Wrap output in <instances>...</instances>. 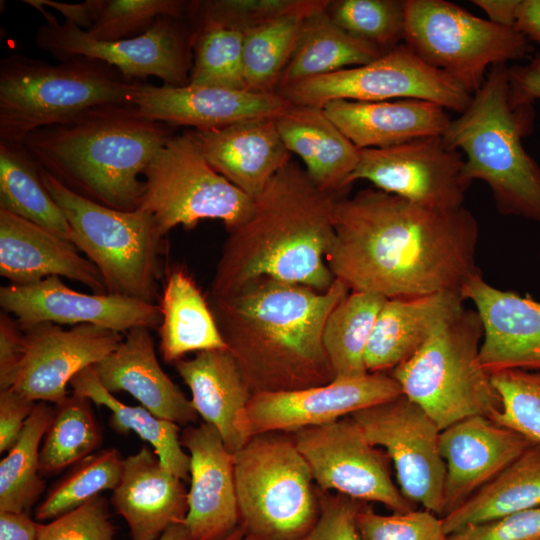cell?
Returning a JSON list of instances; mask_svg holds the SVG:
<instances>
[{"label": "cell", "instance_id": "8d00e7d4", "mask_svg": "<svg viewBox=\"0 0 540 540\" xmlns=\"http://www.w3.org/2000/svg\"><path fill=\"white\" fill-rule=\"evenodd\" d=\"M385 301V297L377 294L350 291L329 314L323 344L334 380L355 379L369 373L365 352Z\"/></svg>", "mask_w": 540, "mask_h": 540}, {"label": "cell", "instance_id": "836d02e7", "mask_svg": "<svg viewBox=\"0 0 540 540\" xmlns=\"http://www.w3.org/2000/svg\"><path fill=\"white\" fill-rule=\"evenodd\" d=\"M383 54L379 48L341 29L324 10L304 20L297 44L281 75L278 88L367 64Z\"/></svg>", "mask_w": 540, "mask_h": 540}, {"label": "cell", "instance_id": "ee69618b", "mask_svg": "<svg viewBox=\"0 0 540 540\" xmlns=\"http://www.w3.org/2000/svg\"><path fill=\"white\" fill-rule=\"evenodd\" d=\"M330 0H207L188 3L195 22L211 21L243 33L287 16L309 17L327 9Z\"/></svg>", "mask_w": 540, "mask_h": 540}, {"label": "cell", "instance_id": "9a60e30c", "mask_svg": "<svg viewBox=\"0 0 540 540\" xmlns=\"http://www.w3.org/2000/svg\"><path fill=\"white\" fill-rule=\"evenodd\" d=\"M350 417L372 445L387 453L403 496L441 518L445 463L437 423L403 394Z\"/></svg>", "mask_w": 540, "mask_h": 540}, {"label": "cell", "instance_id": "bcb514c9", "mask_svg": "<svg viewBox=\"0 0 540 540\" xmlns=\"http://www.w3.org/2000/svg\"><path fill=\"white\" fill-rule=\"evenodd\" d=\"M188 3L180 0H102L99 15L87 32L94 38L116 41L145 33L162 16L182 19Z\"/></svg>", "mask_w": 540, "mask_h": 540}, {"label": "cell", "instance_id": "f35d334b", "mask_svg": "<svg viewBox=\"0 0 540 540\" xmlns=\"http://www.w3.org/2000/svg\"><path fill=\"white\" fill-rule=\"evenodd\" d=\"M54 407L39 456L40 472L47 475L81 462L95 453L102 442L101 429L88 398L72 392Z\"/></svg>", "mask_w": 540, "mask_h": 540}, {"label": "cell", "instance_id": "d6a6232c", "mask_svg": "<svg viewBox=\"0 0 540 540\" xmlns=\"http://www.w3.org/2000/svg\"><path fill=\"white\" fill-rule=\"evenodd\" d=\"M540 506V445H530L496 478L442 517L447 535Z\"/></svg>", "mask_w": 540, "mask_h": 540}, {"label": "cell", "instance_id": "d6986e66", "mask_svg": "<svg viewBox=\"0 0 540 540\" xmlns=\"http://www.w3.org/2000/svg\"><path fill=\"white\" fill-rule=\"evenodd\" d=\"M402 395L389 373H368L355 379L301 390L253 394L247 406L252 436L268 432L293 433L324 425Z\"/></svg>", "mask_w": 540, "mask_h": 540}, {"label": "cell", "instance_id": "5bb4252c", "mask_svg": "<svg viewBox=\"0 0 540 540\" xmlns=\"http://www.w3.org/2000/svg\"><path fill=\"white\" fill-rule=\"evenodd\" d=\"M289 434L321 490L380 503L393 513L416 509L394 483L387 453L372 445L350 416Z\"/></svg>", "mask_w": 540, "mask_h": 540}, {"label": "cell", "instance_id": "cb8c5ba5", "mask_svg": "<svg viewBox=\"0 0 540 540\" xmlns=\"http://www.w3.org/2000/svg\"><path fill=\"white\" fill-rule=\"evenodd\" d=\"M191 131L212 168L254 200L291 161L275 118H254L218 129Z\"/></svg>", "mask_w": 540, "mask_h": 540}, {"label": "cell", "instance_id": "f907efd6", "mask_svg": "<svg viewBox=\"0 0 540 540\" xmlns=\"http://www.w3.org/2000/svg\"><path fill=\"white\" fill-rule=\"evenodd\" d=\"M446 540H540V506L467 526Z\"/></svg>", "mask_w": 540, "mask_h": 540}, {"label": "cell", "instance_id": "8fae6325", "mask_svg": "<svg viewBox=\"0 0 540 540\" xmlns=\"http://www.w3.org/2000/svg\"><path fill=\"white\" fill-rule=\"evenodd\" d=\"M138 209L149 212L164 237L176 226L191 230L205 219L220 220L228 232L252 215L254 199L216 172L192 131L173 135L146 168Z\"/></svg>", "mask_w": 540, "mask_h": 540}, {"label": "cell", "instance_id": "3957f363", "mask_svg": "<svg viewBox=\"0 0 540 540\" xmlns=\"http://www.w3.org/2000/svg\"><path fill=\"white\" fill-rule=\"evenodd\" d=\"M342 196L318 187L291 160L254 200L251 217L229 232L210 285L211 299L261 278L326 291L335 280L326 255L334 237V207Z\"/></svg>", "mask_w": 540, "mask_h": 540}, {"label": "cell", "instance_id": "f546056e", "mask_svg": "<svg viewBox=\"0 0 540 540\" xmlns=\"http://www.w3.org/2000/svg\"><path fill=\"white\" fill-rule=\"evenodd\" d=\"M465 301L460 291L386 299L367 344V371L388 373L408 360L465 308Z\"/></svg>", "mask_w": 540, "mask_h": 540}, {"label": "cell", "instance_id": "ab89813d", "mask_svg": "<svg viewBox=\"0 0 540 540\" xmlns=\"http://www.w3.org/2000/svg\"><path fill=\"white\" fill-rule=\"evenodd\" d=\"M243 42L244 33L240 30L211 21L196 22L189 84L247 90Z\"/></svg>", "mask_w": 540, "mask_h": 540}, {"label": "cell", "instance_id": "d590c367", "mask_svg": "<svg viewBox=\"0 0 540 540\" xmlns=\"http://www.w3.org/2000/svg\"><path fill=\"white\" fill-rule=\"evenodd\" d=\"M0 210L69 241L66 217L46 189L40 166L24 143L0 140Z\"/></svg>", "mask_w": 540, "mask_h": 540}, {"label": "cell", "instance_id": "7a4b0ae2", "mask_svg": "<svg viewBox=\"0 0 540 540\" xmlns=\"http://www.w3.org/2000/svg\"><path fill=\"white\" fill-rule=\"evenodd\" d=\"M350 293L338 279L326 291L261 278L211 299L221 335L252 392L326 385L334 373L323 344L331 311Z\"/></svg>", "mask_w": 540, "mask_h": 540}, {"label": "cell", "instance_id": "f5cc1de1", "mask_svg": "<svg viewBox=\"0 0 540 540\" xmlns=\"http://www.w3.org/2000/svg\"><path fill=\"white\" fill-rule=\"evenodd\" d=\"M24 349V331L9 313H0V390L8 387Z\"/></svg>", "mask_w": 540, "mask_h": 540}, {"label": "cell", "instance_id": "83f0119b", "mask_svg": "<svg viewBox=\"0 0 540 540\" xmlns=\"http://www.w3.org/2000/svg\"><path fill=\"white\" fill-rule=\"evenodd\" d=\"M175 369L191 391V402L198 416L214 427L233 454L251 438L247 406L252 392L229 349L196 353L180 359Z\"/></svg>", "mask_w": 540, "mask_h": 540}, {"label": "cell", "instance_id": "e0dca14e", "mask_svg": "<svg viewBox=\"0 0 540 540\" xmlns=\"http://www.w3.org/2000/svg\"><path fill=\"white\" fill-rule=\"evenodd\" d=\"M23 331V354L6 389L54 405L69 395L67 386L79 372L102 361L123 340L121 333L93 324L66 330L45 322Z\"/></svg>", "mask_w": 540, "mask_h": 540}, {"label": "cell", "instance_id": "44dd1931", "mask_svg": "<svg viewBox=\"0 0 540 540\" xmlns=\"http://www.w3.org/2000/svg\"><path fill=\"white\" fill-rule=\"evenodd\" d=\"M181 444L190 457L188 512L183 524L191 540H222L239 526L234 454L205 422L187 426Z\"/></svg>", "mask_w": 540, "mask_h": 540}, {"label": "cell", "instance_id": "52a82bcc", "mask_svg": "<svg viewBox=\"0 0 540 540\" xmlns=\"http://www.w3.org/2000/svg\"><path fill=\"white\" fill-rule=\"evenodd\" d=\"M482 338L477 311L464 308L390 372L402 394L440 430L475 415L491 419L501 410L500 396L481 363Z\"/></svg>", "mask_w": 540, "mask_h": 540}, {"label": "cell", "instance_id": "8992f818", "mask_svg": "<svg viewBox=\"0 0 540 540\" xmlns=\"http://www.w3.org/2000/svg\"><path fill=\"white\" fill-rule=\"evenodd\" d=\"M141 82L110 64L73 57L59 64L22 54L0 61V140L24 143L33 131L104 104H132Z\"/></svg>", "mask_w": 540, "mask_h": 540}, {"label": "cell", "instance_id": "2e32d148", "mask_svg": "<svg viewBox=\"0 0 540 540\" xmlns=\"http://www.w3.org/2000/svg\"><path fill=\"white\" fill-rule=\"evenodd\" d=\"M465 159L443 136L418 138L386 148L360 149L359 162L347 185L366 180L375 188L436 209L463 207L471 185Z\"/></svg>", "mask_w": 540, "mask_h": 540}, {"label": "cell", "instance_id": "5b68a950", "mask_svg": "<svg viewBox=\"0 0 540 540\" xmlns=\"http://www.w3.org/2000/svg\"><path fill=\"white\" fill-rule=\"evenodd\" d=\"M533 104H514L509 67L492 66L468 108L451 120L445 142L465 154L464 176L483 181L502 215L540 223V166L522 139L533 128Z\"/></svg>", "mask_w": 540, "mask_h": 540}, {"label": "cell", "instance_id": "74e56055", "mask_svg": "<svg viewBox=\"0 0 540 540\" xmlns=\"http://www.w3.org/2000/svg\"><path fill=\"white\" fill-rule=\"evenodd\" d=\"M55 407L37 402L25 427L0 462V511L27 512L45 488L39 468L40 449Z\"/></svg>", "mask_w": 540, "mask_h": 540}, {"label": "cell", "instance_id": "4fadbf2b", "mask_svg": "<svg viewBox=\"0 0 540 540\" xmlns=\"http://www.w3.org/2000/svg\"><path fill=\"white\" fill-rule=\"evenodd\" d=\"M37 10L46 23L37 29L36 43L61 61L73 57L97 59L118 69L128 82L154 76L166 85L189 84L192 31L187 30L182 19L162 16L137 37L104 41L92 37L71 21L60 23L43 7Z\"/></svg>", "mask_w": 540, "mask_h": 540}, {"label": "cell", "instance_id": "603a6c76", "mask_svg": "<svg viewBox=\"0 0 540 540\" xmlns=\"http://www.w3.org/2000/svg\"><path fill=\"white\" fill-rule=\"evenodd\" d=\"M461 292L482 323L480 359L485 370L490 375L512 369L540 372V302L498 289L482 275Z\"/></svg>", "mask_w": 540, "mask_h": 540}, {"label": "cell", "instance_id": "f1b7e54d", "mask_svg": "<svg viewBox=\"0 0 540 540\" xmlns=\"http://www.w3.org/2000/svg\"><path fill=\"white\" fill-rule=\"evenodd\" d=\"M327 116L359 149L386 148L418 138L443 136L451 122L446 109L427 100L330 101Z\"/></svg>", "mask_w": 540, "mask_h": 540}, {"label": "cell", "instance_id": "4316f807", "mask_svg": "<svg viewBox=\"0 0 540 540\" xmlns=\"http://www.w3.org/2000/svg\"><path fill=\"white\" fill-rule=\"evenodd\" d=\"M93 368L109 392L129 393L162 419L183 426L198 419L191 400L161 368L148 328L129 330L119 346Z\"/></svg>", "mask_w": 540, "mask_h": 540}, {"label": "cell", "instance_id": "9c48e42d", "mask_svg": "<svg viewBox=\"0 0 540 540\" xmlns=\"http://www.w3.org/2000/svg\"><path fill=\"white\" fill-rule=\"evenodd\" d=\"M39 165V164H38ZM43 183L70 226L69 242L99 270L109 294L155 303L163 236L154 217L93 202L40 167Z\"/></svg>", "mask_w": 540, "mask_h": 540}, {"label": "cell", "instance_id": "11a10c76", "mask_svg": "<svg viewBox=\"0 0 540 540\" xmlns=\"http://www.w3.org/2000/svg\"><path fill=\"white\" fill-rule=\"evenodd\" d=\"M23 2L34 8L47 6L55 9L63 15L65 20L71 21L85 31L95 23L102 6V0H86L77 4L53 0H23Z\"/></svg>", "mask_w": 540, "mask_h": 540}, {"label": "cell", "instance_id": "7dc6e473", "mask_svg": "<svg viewBox=\"0 0 540 540\" xmlns=\"http://www.w3.org/2000/svg\"><path fill=\"white\" fill-rule=\"evenodd\" d=\"M356 523L362 540H446L442 519L428 510L382 515L363 503Z\"/></svg>", "mask_w": 540, "mask_h": 540}, {"label": "cell", "instance_id": "816d5d0a", "mask_svg": "<svg viewBox=\"0 0 540 540\" xmlns=\"http://www.w3.org/2000/svg\"><path fill=\"white\" fill-rule=\"evenodd\" d=\"M37 402L12 389L0 390V452H7L22 433Z\"/></svg>", "mask_w": 540, "mask_h": 540}, {"label": "cell", "instance_id": "30bf717a", "mask_svg": "<svg viewBox=\"0 0 540 540\" xmlns=\"http://www.w3.org/2000/svg\"><path fill=\"white\" fill-rule=\"evenodd\" d=\"M404 41L423 62L473 95L489 69L533 52L519 31L479 18L444 0H405Z\"/></svg>", "mask_w": 540, "mask_h": 540}, {"label": "cell", "instance_id": "e575fe53", "mask_svg": "<svg viewBox=\"0 0 540 540\" xmlns=\"http://www.w3.org/2000/svg\"><path fill=\"white\" fill-rule=\"evenodd\" d=\"M70 387L73 393L110 410L109 424L115 432H134L153 447L170 472L182 481L189 478L190 457L181 444L179 425L154 415L142 405L131 406L118 400L101 384L93 366L79 372Z\"/></svg>", "mask_w": 540, "mask_h": 540}, {"label": "cell", "instance_id": "94428289", "mask_svg": "<svg viewBox=\"0 0 540 540\" xmlns=\"http://www.w3.org/2000/svg\"><path fill=\"white\" fill-rule=\"evenodd\" d=\"M222 540H258L247 534L240 526Z\"/></svg>", "mask_w": 540, "mask_h": 540}, {"label": "cell", "instance_id": "91938a15", "mask_svg": "<svg viewBox=\"0 0 540 540\" xmlns=\"http://www.w3.org/2000/svg\"><path fill=\"white\" fill-rule=\"evenodd\" d=\"M158 540H191L183 523L169 527Z\"/></svg>", "mask_w": 540, "mask_h": 540}, {"label": "cell", "instance_id": "277c9868", "mask_svg": "<svg viewBox=\"0 0 540 540\" xmlns=\"http://www.w3.org/2000/svg\"><path fill=\"white\" fill-rule=\"evenodd\" d=\"M172 126L132 104H104L30 133L24 145L71 191L121 211L138 209L143 174L173 136Z\"/></svg>", "mask_w": 540, "mask_h": 540}, {"label": "cell", "instance_id": "7402d4cb", "mask_svg": "<svg viewBox=\"0 0 540 540\" xmlns=\"http://www.w3.org/2000/svg\"><path fill=\"white\" fill-rule=\"evenodd\" d=\"M532 444L482 415L441 430L439 448L445 463L442 517L496 478Z\"/></svg>", "mask_w": 540, "mask_h": 540}, {"label": "cell", "instance_id": "4dcf8cb0", "mask_svg": "<svg viewBox=\"0 0 540 540\" xmlns=\"http://www.w3.org/2000/svg\"><path fill=\"white\" fill-rule=\"evenodd\" d=\"M275 121L286 148L300 157L312 181L323 190L343 195L359 162L360 149L324 109L291 104Z\"/></svg>", "mask_w": 540, "mask_h": 540}, {"label": "cell", "instance_id": "680465c9", "mask_svg": "<svg viewBox=\"0 0 540 540\" xmlns=\"http://www.w3.org/2000/svg\"><path fill=\"white\" fill-rule=\"evenodd\" d=\"M472 3L485 11L491 22L514 28L520 0H475Z\"/></svg>", "mask_w": 540, "mask_h": 540}, {"label": "cell", "instance_id": "ba28073f", "mask_svg": "<svg viewBox=\"0 0 540 540\" xmlns=\"http://www.w3.org/2000/svg\"><path fill=\"white\" fill-rule=\"evenodd\" d=\"M239 526L258 540H302L320 515L318 487L291 435H254L234 453Z\"/></svg>", "mask_w": 540, "mask_h": 540}, {"label": "cell", "instance_id": "c3c4849f", "mask_svg": "<svg viewBox=\"0 0 540 540\" xmlns=\"http://www.w3.org/2000/svg\"><path fill=\"white\" fill-rule=\"evenodd\" d=\"M37 540H116L106 500L99 495L41 523Z\"/></svg>", "mask_w": 540, "mask_h": 540}, {"label": "cell", "instance_id": "d4e9b609", "mask_svg": "<svg viewBox=\"0 0 540 540\" xmlns=\"http://www.w3.org/2000/svg\"><path fill=\"white\" fill-rule=\"evenodd\" d=\"M0 275L16 285L66 277L95 294L108 293L97 267L72 243L4 210H0Z\"/></svg>", "mask_w": 540, "mask_h": 540}, {"label": "cell", "instance_id": "7c38bea8", "mask_svg": "<svg viewBox=\"0 0 540 540\" xmlns=\"http://www.w3.org/2000/svg\"><path fill=\"white\" fill-rule=\"evenodd\" d=\"M291 104L323 108L334 100L376 102L414 98L458 113L472 95L445 72L429 66L405 44L367 64L308 78L276 91Z\"/></svg>", "mask_w": 540, "mask_h": 540}, {"label": "cell", "instance_id": "f6af8a7d", "mask_svg": "<svg viewBox=\"0 0 540 540\" xmlns=\"http://www.w3.org/2000/svg\"><path fill=\"white\" fill-rule=\"evenodd\" d=\"M491 379L501 399V410L491 420L540 445V372L504 370Z\"/></svg>", "mask_w": 540, "mask_h": 540}, {"label": "cell", "instance_id": "b9f144b4", "mask_svg": "<svg viewBox=\"0 0 540 540\" xmlns=\"http://www.w3.org/2000/svg\"><path fill=\"white\" fill-rule=\"evenodd\" d=\"M123 459L115 448L97 451L59 481L36 509L38 520H52L100 495L114 490L121 478Z\"/></svg>", "mask_w": 540, "mask_h": 540}, {"label": "cell", "instance_id": "ffe728a7", "mask_svg": "<svg viewBox=\"0 0 540 540\" xmlns=\"http://www.w3.org/2000/svg\"><path fill=\"white\" fill-rule=\"evenodd\" d=\"M133 105L151 120L205 131L248 119L275 118L291 103L277 92L139 83Z\"/></svg>", "mask_w": 540, "mask_h": 540}, {"label": "cell", "instance_id": "7bdbcfd3", "mask_svg": "<svg viewBox=\"0 0 540 540\" xmlns=\"http://www.w3.org/2000/svg\"><path fill=\"white\" fill-rule=\"evenodd\" d=\"M327 14L341 29L384 53L404 40V4L398 0L330 1Z\"/></svg>", "mask_w": 540, "mask_h": 540}, {"label": "cell", "instance_id": "1f68e13d", "mask_svg": "<svg viewBox=\"0 0 540 540\" xmlns=\"http://www.w3.org/2000/svg\"><path fill=\"white\" fill-rule=\"evenodd\" d=\"M159 349L175 363L191 352L228 349L211 307L183 268L171 269L160 301Z\"/></svg>", "mask_w": 540, "mask_h": 540}, {"label": "cell", "instance_id": "681fc988", "mask_svg": "<svg viewBox=\"0 0 540 540\" xmlns=\"http://www.w3.org/2000/svg\"><path fill=\"white\" fill-rule=\"evenodd\" d=\"M320 515L302 540H362L356 523L364 502L318 488Z\"/></svg>", "mask_w": 540, "mask_h": 540}, {"label": "cell", "instance_id": "ac0fdd59", "mask_svg": "<svg viewBox=\"0 0 540 540\" xmlns=\"http://www.w3.org/2000/svg\"><path fill=\"white\" fill-rule=\"evenodd\" d=\"M0 306L15 317L22 330L50 322L93 324L125 334L133 328L159 327L162 321L160 306L155 303L109 293H82L57 276L2 286Z\"/></svg>", "mask_w": 540, "mask_h": 540}, {"label": "cell", "instance_id": "60d3db41", "mask_svg": "<svg viewBox=\"0 0 540 540\" xmlns=\"http://www.w3.org/2000/svg\"><path fill=\"white\" fill-rule=\"evenodd\" d=\"M306 18L287 16L244 32L243 65L247 90L277 91Z\"/></svg>", "mask_w": 540, "mask_h": 540}, {"label": "cell", "instance_id": "9f6ffc18", "mask_svg": "<svg viewBox=\"0 0 540 540\" xmlns=\"http://www.w3.org/2000/svg\"><path fill=\"white\" fill-rule=\"evenodd\" d=\"M40 526L27 512L0 511V540H37Z\"/></svg>", "mask_w": 540, "mask_h": 540}, {"label": "cell", "instance_id": "6da1fadb", "mask_svg": "<svg viewBox=\"0 0 540 540\" xmlns=\"http://www.w3.org/2000/svg\"><path fill=\"white\" fill-rule=\"evenodd\" d=\"M326 263L350 291L409 298L462 291L482 275L479 225L464 206L436 209L377 188L336 201Z\"/></svg>", "mask_w": 540, "mask_h": 540}, {"label": "cell", "instance_id": "484cf974", "mask_svg": "<svg viewBox=\"0 0 540 540\" xmlns=\"http://www.w3.org/2000/svg\"><path fill=\"white\" fill-rule=\"evenodd\" d=\"M188 491L148 446L123 459L120 481L111 503L122 516L130 540H158L171 526L184 522Z\"/></svg>", "mask_w": 540, "mask_h": 540}, {"label": "cell", "instance_id": "6f0895ef", "mask_svg": "<svg viewBox=\"0 0 540 540\" xmlns=\"http://www.w3.org/2000/svg\"><path fill=\"white\" fill-rule=\"evenodd\" d=\"M514 28L540 44V0H520Z\"/></svg>", "mask_w": 540, "mask_h": 540}, {"label": "cell", "instance_id": "db71d44e", "mask_svg": "<svg viewBox=\"0 0 540 540\" xmlns=\"http://www.w3.org/2000/svg\"><path fill=\"white\" fill-rule=\"evenodd\" d=\"M510 97L514 104H533L540 100V53L525 65L509 67Z\"/></svg>", "mask_w": 540, "mask_h": 540}]
</instances>
